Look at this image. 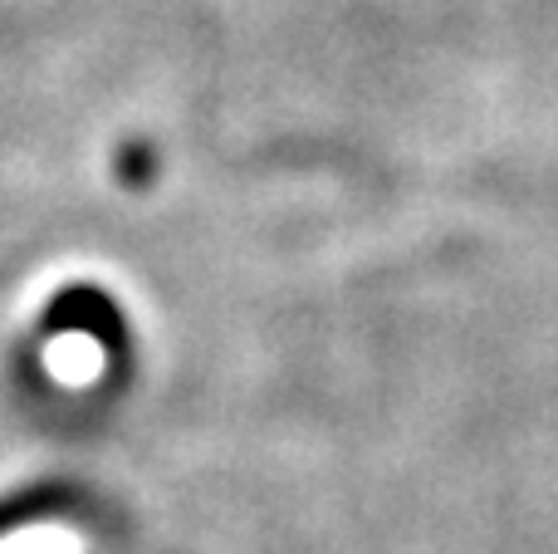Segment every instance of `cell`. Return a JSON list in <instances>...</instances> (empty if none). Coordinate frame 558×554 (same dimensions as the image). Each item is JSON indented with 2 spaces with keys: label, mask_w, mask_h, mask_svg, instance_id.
<instances>
[{
  "label": "cell",
  "mask_w": 558,
  "mask_h": 554,
  "mask_svg": "<svg viewBox=\"0 0 558 554\" xmlns=\"http://www.w3.org/2000/svg\"><path fill=\"white\" fill-rule=\"evenodd\" d=\"M69 506V496L59 486H45V491H25V496L15 501H0V535H10V530H20L25 520L35 516H59V510Z\"/></svg>",
  "instance_id": "1"
}]
</instances>
